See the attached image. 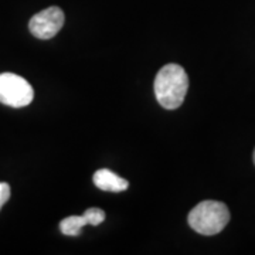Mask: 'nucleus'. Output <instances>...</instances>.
Instances as JSON below:
<instances>
[{
    "label": "nucleus",
    "instance_id": "f257e3e1",
    "mask_svg": "<svg viewBox=\"0 0 255 255\" xmlns=\"http://www.w3.org/2000/svg\"><path fill=\"white\" fill-rule=\"evenodd\" d=\"M189 90V77L177 64H167L159 70L155 80V95L164 110H176L183 104Z\"/></svg>",
    "mask_w": 255,
    "mask_h": 255
},
{
    "label": "nucleus",
    "instance_id": "f03ea898",
    "mask_svg": "<svg viewBox=\"0 0 255 255\" xmlns=\"http://www.w3.org/2000/svg\"><path fill=\"white\" fill-rule=\"evenodd\" d=\"M187 221L190 227L201 236H216L228 224L230 211L224 203L201 201L189 213Z\"/></svg>",
    "mask_w": 255,
    "mask_h": 255
},
{
    "label": "nucleus",
    "instance_id": "7ed1b4c3",
    "mask_svg": "<svg viewBox=\"0 0 255 255\" xmlns=\"http://www.w3.org/2000/svg\"><path fill=\"white\" fill-rule=\"evenodd\" d=\"M34 98L33 87L23 77L11 73L0 74V102L11 108H23Z\"/></svg>",
    "mask_w": 255,
    "mask_h": 255
},
{
    "label": "nucleus",
    "instance_id": "20e7f679",
    "mask_svg": "<svg viewBox=\"0 0 255 255\" xmlns=\"http://www.w3.org/2000/svg\"><path fill=\"white\" fill-rule=\"evenodd\" d=\"M64 11L57 6H51L47 9L38 11L28 21V30L31 34L40 40H48L63 28L64 26Z\"/></svg>",
    "mask_w": 255,
    "mask_h": 255
},
{
    "label": "nucleus",
    "instance_id": "39448f33",
    "mask_svg": "<svg viewBox=\"0 0 255 255\" xmlns=\"http://www.w3.org/2000/svg\"><path fill=\"white\" fill-rule=\"evenodd\" d=\"M94 184L104 191H125L129 187V182L124 177H119L118 174L111 172L108 169H100L94 173Z\"/></svg>",
    "mask_w": 255,
    "mask_h": 255
},
{
    "label": "nucleus",
    "instance_id": "423d86ee",
    "mask_svg": "<svg viewBox=\"0 0 255 255\" xmlns=\"http://www.w3.org/2000/svg\"><path fill=\"white\" fill-rule=\"evenodd\" d=\"M85 226H88V221L84 214L82 216H70L60 223V230L64 236L78 237L81 234L82 227H85Z\"/></svg>",
    "mask_w": 255,
    "mask_h": 255
},
{
    "label": "nucleus",
    "instance_id": "0eeeda50",
    "mask_svg": "<svg viewBox=\"0 0 255 255\" xmlns=\"http://www.w3.org/2000/svg\"><path fill=\"white\" fill-rule=\"evenodd\" d=\"M84 216H85L90 226H100L101 223H104V220H105V213L101 209H97V207L88 209L84 213Z\"/></svg>",
    "mask_w": 255,
    "mask_h": 255
},
{
    "label": "nucleus",
    "instance_id": "6e6552de",
    "mask_svg": "<svg viewBox=\"0 0 255 255\" xmlns=\"http://www.w3.org/2000/svg\"><path fill=\"white\" fill-rule=\"evenodd\" d=\"M10 199V186L7 183L0 182V210Z\"/></svg>",
    "mask_w": 255,
    "mask_h": 255
},
{
    "label": "nucleus",
    "instance_id": "1a4fd4ad",
    "mask_svg": "<svg viewBox=\"0 0 255 255\" xmlns=\"http://www.w3.org/2000/svg\"><path fill=\"white\" fill-rule=\"evenodd\" d=\"M254 164H255V150H254Z\"/></svg>",
    "mask_w": 255,
    "mask_h": 255
}]
</instances>
